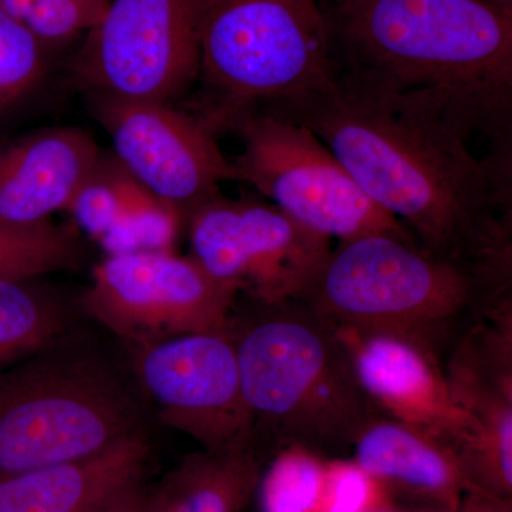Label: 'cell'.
I'll list each match as a JSON object with an SVG mask.
<instances>
[{"instance_id":"6da1fadb","label":"cell","mask_w":512,"mask_h":512,"mask_svg":"<svg viewBox=\"0 0 512 512\" xmlns=\"http://www.w3.org/2000/svg\"><path fill=\"white\" fill-rule=\"evenodd\" d=\"M258 111L309 128L423 251L480 284L507 282L511 156H474L476 130L439 94L336 69L325 86Z\"/></svg>"},{"instance_id":"7a4b0ae2","label":"cell","mask_w":512,"mask_h":512,"mask_svg":"<svg viewBox=\"0 0 512 512\" xmlns=\"http://www.w3.org/2000/svg\"><path fill=\"white\" fill-rule=\"evenodd\" d=\"M336 69L439 94L512 150V9L484 0H335L325 12Z\"/></svg>"},{"instance_id":"3957f363","label":"cell","mask_w":512,"mask_h":512,"mask_svg":"<svg viewBox=\"0 0 512 512\" xmlns=\"http://www.w3.org/2000/svg\"><path fill=\"white\" fill-rule=\"evenodd\" d=\"M231 335L242 394L256 427L318 451L353 446L375 417L335 326L292 302Z\"/></svg>"},{"instance_id":"277c9868","label":"cell","mask_w":512,"mask_h":512,"mask_svg":"<svg viewBox=\"0 0 512 512\" xmlns=\"http://www.w3.org/2000/svg\"><path fill=\"white\" fill-rule=\"evenodd\" d=\"M57 345L0 366V478L96 456L144 431L140 389L104 357Z\"/></svg>"},{"instance_id":"5b68a950","label":"cell","mask_w":512,"mask_h":512,"mask_svg":"<svg viewBox=\"0 0 512 512\" xmlns=\"http://www.w3.org/2000/svg\"><path fill=\"white\" fill-rule=\"evenodd\" d=\"M319 0H205L195 114L217 136L241 117L313 92L335 76Z\"/></svg>"},{"instance_id":"8992f818","label":"cell","mask_w":512,"mask_h":512,"mask_svg":"<svg viewBox=\"0 0 512 512\" xmlns=\"http://www.w3.org/2000/svg\"><path fill=\"white\" fill-rule=\"evenodd\" d=\"M480 288L466 266L375 234L330 251L305 301L335 328L379 330L420 339L454 318Z\"/></svg>"},{"instance_id":"52a82bcc","label":"cell","mask_w":512,"mask_h":512,"mask_svg":"<svg viewBox=\"0 0 512 512\" xmlns=\"http://www.w3.org/2000/svg\"><path fill=\"white\" fill-rule=\"evenodd\" d=\"M242 150L232 163L251 185L303 227L340 242L387 234L412 241L402 222L360 190L309 128L264 111L232 124Z\"/></svg>"},{"instance_id":"ba28073f","label":"cell","mask_w":512,"mask_h":512,"mask_svg":"<svg viewBox=\"0 0 512 512\" xmlns=\"http://www.w3.org/2000/svg\"><path fill=\"white\" fill-rule=\"evenodd\" d=\"M205 0H110L84 37L72 70L89 93L163 101L200 74Z\"/></svg>"},{"instance_id":"9c48e42d","label":"cell","mask_w":512,"mask_h":512,"mask_svg":"<svg viewBox=\"0 0 512 512\" xmlns=\"http://www.w3.org/2000/svg\"><path fill=\"white\" fill-rule=\"evenodd\" d=\"M187 222L192 258L259 305L305 298L332 251L329 238L271 202L228 200L218 192L195 207Z\"/></svg>"},{"instance_id":"30bf717a","label":"cell","mask_w":512,"mask_h":512,"mask_svg":"<svg viewBox=\"0 0 512 512\" xmlns=\"http://www.w3.org/2000/svg\"><path fill=\"white\" fill-rule=\"evenodd\" d=\"M237 296L192 256L146 252L107 255L82 303L87 315L134 349L188 333L229 332Z\"/></svg>"},{"instance_id":"8fae6325","label":"cell","mask_w":512,"mask_h":512,"mask_svg":"<svg viewBox=\"0 0 512 512\" xmlns=\"http://www.w3.org/2000/svg\"><path fill=\"white\" fill-rule=\"evenodd\" d=\"M137 387L161 421L205 451L252 447L254 420L229 332L188 333L130 349Z\"/></svg>"},{"instance_id":"7c38bea8","label":"cell","mask_w":512,"mask_h":512,"mask_svg":"<svg viewBox=\"0 0 512 512\" xmlns=\"http://www.w3.org/2000/svg\"><path fill=\"white\" fill-rule=\"evenodd\" d=\"M94 117L109 134L114 157L147 191L184 212L238 181L232 158L197 116L163 101L89 93Z\"/></svg>"},{"instance_id":"4fadbf2b","label":"cell","mask_w":512,"mask_h":512,"mask_svg":"<svg viewBox=\"0 0 512 512\" xmlns=\"http://www.w3.org/2000/svg\"><path fill=\"white\" fill-rule=\"evenodd\" d=\"M335 329L372 406L453 448L463 460L476 437V423L420 339L379 330Z\"/></svg>"},{"instance_id":"5bb4252c","label":"cell","mask_w":512,"mask_h":512,"mask_svg":"<svg viewBox=\"0 0 512 512\" xmlns=\"http://www.w3.org/2000/svg\"><path fill=\"white\" fill-rule=\"evenodd\" d=\"M100 154L89 133L69 127L0 148V224H39L66 211Z\"/></svg>"},{"instance_id":"9a60e30c","label":"cell","mask_w":512,"mask_h":512,"mask_svg":"<svg viewBox=\"0 0 512 512\" xmlns=\"http://www.w3.org/2000/svg\"><path fill=\"white\" fill-rule=\"evenodd\" d=\"M150 460L143 431L96 456L0 478V512H92L146 483Z\"/></svg>"},{"instance_id":"2e32d148","label":"cell","mask_w":512,"mask_h":512,"mask_svg":"<svg viewBox=\"0 0 512 512\" xmlns=\"http://www.w3.org/2000/svg\"><path fill=\"white\" fill-rule=\"evenodd\" d=\"M353 448V460L392 497L400 494L420 505L457 507L470 495L485 494L453 448L400 421L373 417Z\"/></svg>"},{"instance_id":"e0dca14e","label":"cell","mask_w":512,"mask_h":512,"mask_svg":"<svg viewBox=\"0 0 512 512\" xmlns=\"http://www.w3.org/2000/svg\"><path fill=\"white\" fill-rule=\"evenodd\" d=\"M448 380L458 402L476 423V437L463 457L468 476L483 493L511 500V377L488 380L460 363Z\"/></svg>"},{"instance_id":"ac0fdd59","label":"cell","mask_w":512,"mask_h":512,"mask_svg":"<svg viewBox=\"0 0 512 512\" xmlns=\"http://www.w3.org/2000/svg\"><path fill=\"white\" fill-rule=\"evenodd\" d=\"M261 467L252 447L202 451L163 480L161 512H239L258 487Z\"/></svg>"},{"instance_id":"d6986e66","label":"cell","mask_w":512,"mask_h":512,"mask_svg":"<svg viewBox=\"0 0 512 512\" xmlns=\"http://www.w3.org/2000/svg\"><path fill=\"white\" fill-rule=\"evenodd\" d=\"M32 281L0 279V366L56 345L66 333V309Z\"/></svg>"},{"instance_id":"ffe728a7","label":"cell","mask_w":512,"mask_h":512,"mask_svg":"<svg viewBox=\"0 0 512 512\" xmlns=\"http://www.w3.org/2000/svg\"><path fill=\"white\" fill-rule=\"evenodd\" d=\"M82 256L79 238L53 222L0 224V279L29 281L73 269L82 262Z\"/></svg>"},{"instance_id":"44dd1931","label":"cell","mask_w":512,"mask_h":512,"mask_svg":"<svg viewBox=\"0 0 512 512\" xmlns=\"http://www.w3.org/2000/svg\"><path fill=\"white\" fill-rule=\"evenodd\" d=\"M328 460L318 451L286 444L259 477L262 512H319Z\"/></svg>"},{"instance_id":"7402d4cb","label":"cell","mask_w":512,"mask_h":512,"mask_svg":"<svg viewBox=\"0 0 512 512\" xmlns=\"http://www.w3.org/2000/svg\"><path fill=\"white\" fill-rule=\"evenodd\" d=\"M146 191L116 157L100 154L66 211L87 235L99 241Z\"/></svg>"},{"instance_id":"603a6c76","label":"cell","mask_w":512,"mask_h":512,"mask_svg":"<svg viewBox=\"0 0 512 512\" xmlns=\"http://www.w3.org/2000/svg\"><path fill=\"white\" fill-rule=\"evenodd\" d=\"M185 218L183 211L146 191L99 244L107 255L174 252Z\"/></svg>"},{"instance_id":"cb8c5ba5","label":"cell","mask_w":512,"mask_h":512,"mask_svg":"<svg viewBox=\"0 0 512 512\" xmlns=\"http://www.w3.org/2000/svg\"><path fill=\"white\" fill-rule=\"evenodd\" d=\"M110 0H0V8L19 20L47 47L63 45L87 33L106 12Z\"/></svg>"},{"instance_id":"d4e9b609","label":"cell","mask_w":512,"mask_h":512,"mask_svg":"<svg viewBox=\"0 0 512 512\" xmlns=\"http://www.w3.org/2000/svg\"><path fill=\"white\" fill-rule=\"evenodd\" d=\"M49 49L0 8V111L29 96L42 82Z\"/></svg>"},{"instance_id":"484cf974","label":"cell","mask_w":512,"mask_h":512,"mask_svg":"<svg viewBox=\"0 0 512 512\" xmlns=\"http://www.w3.org/2000/svg\"><path fill=\"white\" fill-rule=\"evenodd\" d=\"M393 497L355 460H328L319 512H375Z\"/></svg>"},{"instance_id":"4316f807","label":"cell","mask_w":512,"mask_h":512,"mask_svg":"<svg viewBox=\"0 0 512 512\" xmlns=\"http://www.w3.org/2000/svg\"><path fill=\"white\" fill-rule=\"evenodd\" d=\"M163 505V481L157 484L146 481L92 512H161Z\"/></svg>"},{"instance_id":"83f0119b","label":"cell","mask_w":512,"mask_h":512,"mask_svg":"<svg viewBox=\"0 0 512 512\" xmlns=\"http://www.w3.org/2000/svg\"><path fill=\"white\" fill-rule=\"evenodd\" d=\"M375 512H511V500H503L487 494H473L457 507L420 504L397 507L396 504H392Z\"/></svg>"},{"instance_id":"f1b7e54d","label":"cell","mask_w":512,"mask_h":512,"mask_svg":"<svg viewBox=\"0 0 512 512\" xmlns=\"http://www.w3.org/2000/svg\"><path fill=\"white\" fill-rule=\"evenodd\" d=\"M491 5L500 6V8L512 9V0H484Z\"/></svg>"}]
</instances>
